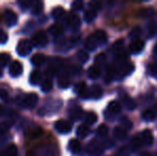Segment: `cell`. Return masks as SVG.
<instances>
[{"instance_id":"1","label":"cell","mask_w":157,"mask_h":156,"mask_svg":"<svg viewBox=\"0 0 157 156\" xmlns=\"http://www.w3.org/2000/svg\"><path fill=\"white\" fill-rule=\"evenodd\" d=\"M121 111V104L116 101H112L108 104L107 110L104 111V117L108 121H112L117 115Z\"/></svg>"},{"instance_id":"2","label":"cell","mask_w":157,"mask_h":156,"mask_svg":"<svg viewBox=\"0 0 157 156\" xmlns=\"http://www.w3.org/2000/svg\"><path fill=\"white\" fill-rule=\"evenodd\" d=\"M47 43H48V36L46 34V32L43 31V30L36 31L32 36L31 39L32 46H35V47H44V46L47 45Z\"/></svg>"},{"instance_id":"3","label":"cell","mask_w":157,"mask_h":156,"mask_svg":"<svg viewBox=\"0 0 157 156\" xmlns=\"http://www.w3.org/2000/svg\"><path fill=\"white\" fill-rule=\"evenodd\" d=\"M39 101V96L35 93H29L25 96H21L18 104L25 108H33Z\"/></svg>"},{"instance_id":"4","label":"cell","mask_w":157,"mask_h":156,"mask_svg":"<svg viewBox=\"0 0 157 156\" xmlns=\"http://www.w3.org/2000/svg\"><path fill=\"white\" fill-rule=\"evenodd\" d=\"M64 21H65L66 25L70 27V29L73 30V31H75V32L78 31L79 28H80V25H81L80 18H79L76 14H74V13H68V14H66V17Z\"/></svg>"},{"instance_id":"5","label":"cell","mask_w":157,"mask_h":156,"mask_svg":"<svg viewBox=\"0 0 157 156\" xmlns=\"http://www.w3.org/2000/svg\"><path fill=\"white\" fill-rule=\"evenodd\" d=\"M32 50V44L31 41L29 40H21L17 44V47H16V51L19 56L21 57H25L27 55L30 54V51Z\"/></svg>"},{"instance_id":"6","label":"cell","mask_w":157,"mask_h":156,"mask_svg":"<svg viewBox=\"0 0 157 156\" xmlns=\"http://www.w3.org/2000/svg\"><path fill=\"white\" fill-rule=\"evenodd\" d=\"M55 129L60 134H68L72 131V124L65 120H58L54 124Z\"/></svg>"},{"instance_id":"7","label":"cell","mask_w":157,"mask_h":156,"mask_svg":"<svg viewBox=\"0 0 157 156\" xmlns=\"http://www.w3.org/2000/svg\"><path fill=\"white\" fill-rule=\"evenodd\" d=\"M134 69H135V65L132 64V63H125L124 65H122V67H119V70L116 73V76L119 79L124 78L125 76L132 74V72H134Z\"/></svg>"},{"instance_id":"8","label":"cell","mask_w":157,"mask_h":156,"mask_svg":"<svg viewBox=\"0 0 157 156\" xmlns=\"http://www.w3.org/2000/svg\"><path fill=\"white\" fill-rule=\"evenodd\" d=\"M87 151L91 156H101L103 154V148H101V143L98 141H96V140H92L90 142Z\"/></svg>"},{"instance_id":"9","label":"cell","mask_w":157,"mask_h":156,"mask_svg":"<svg viewBox=\"0 0 157 156\" xmlns=\"http://www.w3.org/2000/svg\"><path fill=\"white\" fill-rule=\"evenodd\" d=\"M3 17H4V21H6V26L8 27H13L17 24V15L14 11L10 10V9H6L4 11V14H3Z\"/></svg>"},{"instance_id":"10","label":"cell","mask_w":157,"mask_h":156,"mask_svg":"<svg viewBox=\"0 0 157 156\" xmlns=\"http://www.w3.org/2000/svg\"><path fill=\"white\" fill-rule=\"evenodd\" d=\"M70 85H71L70 74L66 71H61L58 76V86L61 89H66V88L70 87Z\"/></svg>"},{"instance_id":"11","label":"cell","mask_w":157,"mask_h":156,"mask_svg":"<svg viewBox=\"0 0 157 156\" xmlns=\"http://www.w3.org/2000/svg\"><path fill=\"white\" fill-rule=\"evenodd\" d=\"M9 73L12 77H18L23 73V64L19 61H13L9 67Z\"/></svg>"},{"instance_id":"12","label":"cell","mask_w":157,"mask_h":156,"mask_svg":"<svg viewBox=\"0 0 157 156\" xmlns=\"http://www.w3.org/2000/svg\"><path fill=\"white\" fill-rule=\"evenodd\" d=\"M74 91L78 94L80 97L82 98H88V92H89V89L87 88V85H86L85 81H80V82L76 83L74 88Z\"/></svg>"},{"instance_id":"13","label":"cell","mask_w":157,"mask_h":156,"mask_svg":"<svg viewBox=\"0 0 157 156\" xmlns=\"http://www.w3.org/2000/svg\"><path fill=\"white\" fill-rule=\"evenodd\" d=\"M103 96V89L98 85H93L89 89L88 92V98H93V100H98Z\"/></svg>"},{"instance_id":"14","label":"cell","mask_w":157,"mask_h":156,"mask_svg":"<svg viewBox=\"0 0 157 156\" xmlns=\"http://www.w3.org/2000/svg\"><path fill=\"white\" fill-rule=\"evenodd\" d=\"M143 48H144V42H143L142 40H135V41H132L129 45L130 51H132V54H134V55L140 54V52L143 50Z\"/></svg>"},{"instance_id":"15","label":"cell","mask_w":157,"mask_h":156,"mask_svg":"<svg viewBox=\"0 0 157 156\" xmlns=\"http://www.w3.org/2000/svg\"><path fill=\"white\" fill-rule=\"evenodd\" d=\"M140 138H141V141L142 143H144L145 146H150L153 144L154 142V137H153V134L150 129H144V131L141 133L140 135Z\"/></svg>"},{"instance_id":"16","label":"cell","mask_w":157,"mask_h":156,"mask_svg":"<svg viewBox=\"0 0 157 156\" xmlns=\"http://www.w3.org/2000/svg\"><path fill=\"white\" fill-rule=\"evenodd\" d=\"M68 116H70L71 120H73V121L80 120L81 117H82V109L79 106H73L72 108L70 109Z\"/></svg>"},{"instance_id":"17","label":"cell","mask_w":157,"mask_h":156,"mask_svg":"<svg viewBox=\"0 0 157 156\" xmlns=\"http://www.w3.org/2000/svg\"><path fill=\"white\" fill-rule=\"evenodd\" d=\"M93 36L95 38V40H96L98 46L104 45L108 40L107 33H106L105 31H103V30H97V31H95L93 33Z\"/></svg>"},{"instance_id":"18","label":"cell","mask_w":157,"mask_h":156,"mask_svg":"<svg viewBox=\"0 0 157 156\" xmlns=\"http://www.w3.org/2000/svg\"><path fill=\"white\" fill-rule=\"evenodd\" d=\"M63 32H64V28L60 25V24H54V25H52L49 28H48V33L52 34V36H62Z\"/></svg>"},{"instance_id":"19","label":"cell","mask_w":157,"mask_h":156,"mask_svg":"<svg viewBox=\"0 0 157 156\" xmlns=\"http://www.w3.org/2000/svg\"><path fill=\"white\" fill-rule=\"evenodd\" d=\"M65 15H66L65 11H64V9L61 8V6H57V8H55L54 10L52 11V16L55 21H61V19H63L64 17H65Z\"/></svg>"},{"instance_id":"20","label":"cell","mask_w":157,"mask_h":156,"mask_svg":"<svg viewBox=\"0 0 157 156\" xmlns=\"http://www.w3.org/2000/svg\"><path fill=\"white\" fill-rule=\"evenodd\" d=\"M68 150L73 153V154H78L81 150V144L77 139H72L68 142Z\"/></svg>"},{"instance_id":"21","label":"cell","mask_w":157,"mask_h":156,"mask_svg":"<svg viewBox=\"0 0 157 156\" xmlns=\"http://www.w3.org/2000/svg\"><path fill=\"white\" fill-rule=\"evenodd\" d=\"M45 60H46L45 56L43 54H40L39 52V54L33 55L30 61H31V63L34 67H41V65H43L45 63Z\"/></svg>"},{"instance_id":"22","label":"cell","mask_w":157,"mask_h":156,"mask_svg":"<svg viewBox=\"0 0 157 156\" xmlns=\"http://www.w3.org/2000/svg\"><path fill=\"white\" fill-rule=\"evenodd\" d=\"M101 67L96 64L90 67V69L88 70V76H89L91 79H97L99 76H101Z\"/></svg>"},{"instance_id":"23","label":"cell","mask_w":157,"mask_h":156,"mask_svg":"<svg viewBox=\"0 0 157 156\" xmlns=\"http://www.w3.org/2000/svg\"><path fill=\"white\" fill-rule=\"evenodd\" d=\"M85 47L87 48L88 50H90V51H92V50L96 49L97 47H98V44H97L96 40L93 36V34L92 36H90L89 38L86 40L85 42Z\"/></svg>"},{"instance_id":"24","label":"cell","mask_w":157,"mask_h":156,"mask_svg":"<svg viewBox=\"0 0 157 156\" xmlns=\"http://www.w3.org/2000/svg\"><path fill=\"white\" fill-rule=\"evenodd\" d=\"M42 80V73L37 70H34L31 74H30V78H29V81L30 83L33 86H37Z\"/></svg>"},{"instance_id":"25","label":"cell","mask_w":157,"mask_h":156,"mask_svg":"<svg viewBox=\"0 0 157 156\" xmlns=\"http://www.w3.org/2000/svg\"><path fill=\"white\" fill-rule=\"evenodd\" d=\"M113 136L118 140H124L127 137V131L121 126H117L113 131Z\"/></svg>"},{"instance_id":"26","label":"cell","mask_w":157,"mask_h":156,"mask_svg":"<svg viewBox=\"0 0 157 156\" xmlns=\"http://www.w3.org/2000/svg\"><path fill=\"white\" fill-rule=\"evenodd\" d=\"M76 134H77V136H78L79 138L83 139V138H86V137H87V136L90 134V128H89V126H87V125H85V124L79 125V126L77 127Z\"/></svg>"},{"instance_id":"27","label":"cell","mask_w":157,"mask_h":156,"mask_svg":"<svg viewBox=\"0 0 157 156\" xmlns=\"http://www.w3.org/2000/svg\"><path fill=\"white\" fill-rule=\"evenodd\" d=\"M3 154L4 156H17L18 155L17 146H15V144H9L3 150Z\"/></svg>"},{"instance_id":"28","label":"cell","mask_w":157,"mask_h":156,"mask_svg":"<svg viewBox=\"0 0 157 156\" xmlns=\"http://www.w3.org/2000/svg\"><path fill=\"white\" fill-rule=\"evenodd\" d=\"M41 89L43 92L52 91V77H46L43 81H42Z\"/></svg>"},{"instance_id":"29","label":"cell","mask_w":157,"mask_h":156,"mask_svg":"<svg viewBox=\"0 0 157 156\" xmlns=\"http://www.w3.org/2000/svg\"><path fill=\"white\" fill-rule=\"evenodd\" d=\"M83 121H85V125H87V126L93 125L97 121V115L94 112H88L87 115L85 116V120Z\"/></svg>"},{"instance_id":"30","label":"cell","mask_w":157,"mask_h":156,"mask_svg":"<svg viewBox=\"0 0 157 156\" xmlns=\"http://www.w3.org/2000/svg\"><path fill=\"white\" fill-rule=\"evenodd\" d=\"M123 48H124V43H123V41L122 40H118V41L113 44V46H112V51H113L117 56H119V55L123 54Z\"/></svg>"},{"instance_id":"31","label":"cell","mask_w":157,"mask_h":156,"mask_svg":"<svg viewBox=\"0 0 157 156\" xmlns=\"http://www.w3.org/2000/svg\"><path fill=\"white\" fill-rule=\"evenodd\" d=\"M141 144H142V141H141L140 136H135L132 139V141H130V148H132V151L136 152L141 148Z\"/></svg>"},{"instance_id":"32","label":"cell","mask_w":157,"mask_h":156,"mask_svg":"<svg viewBox=\"0 0 157 156\" xmlns=\"http://www.w3.org/2000/svg\"><path fill=\"white\" fill-rule=\"evenodd\" d=\"M156 118V113L154 110H152V109H147V110L143 111L142 113V119L144 121H149V122H152V121H154Z\"/></svg>"},{"instance_id":"33","label":"cell","mask_w":157,"mask_h":156,"mask_svg":"<svg viewBox=\"0 0 157 156\" xmlns=\"http://www.w3.org/2000/svg\"><path fill=\"white\" fill-rule=\"evenodd\" d=\"M97 16V12L92 9H88L87 11L85 12V21L87 23H92Z\"/></svg>"},{"instance_id":"34","label":"cell","mask_w":157,"mask_h":156,"mask_svg":"<svg viewBox=\"0 0 157 156\" xmlns=\"http://www.w3.org/2000/svg\"><path fill=\"white\" fill-rule=\"evenodd\" d=\"M123 104H124V106L128 110H134V109L136 108V103H135V101L132 100V97H128V96H124V98H123Z\"/></svg>"},{"instance_id":"35","label":"cell","mask_w":157,"mask_h":156,"mask_svg":"<svg viewBox=\"0 0 157 156\" xmlns=\"http://www.w3.org/2000/svg\"><path fill=\"white\" fill-rule=\"evenodd\" d=\"M11 60V56L6 52H1L0 54V67H4L9 64Z\"/></svg>"},{"instance_id":"36","label":"cell","mask_w":157,"mask_h":156,"mask_svg":"<svg viewBox=\"0 0 157 156\" xmlns=\"http://www.w3.org/2000/svg\"><path fill=\"white\" fill-rule=\"evenodd\" d=\"M43 2L41 1H34V3H33L32 6V14L34 15H39L42 13V11H43Z\"/></svg>"},{"instance_id":"37","label":"cell","mask_w":157,"mask_h":156,"mask_svg":"<svg viewBox=\"0 0 157 156\" xmlns=\"http://www.w3.org/2000/svg\"><path fill=\"white\" fill-rule=\"evenodd\" d=\"M77 58H78V60L80 61L82 64H85V63L89 60V54H88L87 51H85V50H79V51L77 52Z\"/></svg>"},{"instance_id":"38","label":"cell","mask_w":157,"mask_h":156,"mask_svg":"<svg viewBox=\"0 0 157 156\" xmlns=\"http://www.w3.org/2000/svg\"><path fill=\"white\" fill-rule=\"evenodd\" d=\"M96 134H97V136H99V137H106L108 134L107 125H105V124L99 125L98 128H97V131H96Z\"/></svg>"},{"instance_id":"39","label":"cell","mask_w":157,"mask_h":156,"mask_svg":"<svg viewBox=\"0 0 157 156\" xmlns=\"http://www.w3.org/2000/svg\"><path fill=\"white\" fill-rule=\"evenodd\" d=\"M17 3H18V6H21L23 10H27V9H29L30 6H33L34 2H33L32 0H19Z\"/></svg>"},{"instance_id":"40","label":"cell","mask_w":157,"mask_h":156,"mask_svg":"<svg viewBox=\"0 0 157 156\" xmlns=\"http://www.w3.org/2000/svg\"><path fill=\"white\" fill-rule=\"evenodd\" d=\"M113 76H114L113 69H112L111 67H109L107 69V73H106V76H105V78H104V81H105L106 83H109L110 81L113 79Z\"/></svg>"},{"instance_id":"41","label":"cell","mask_w":157,"mask_h":156,"mask_svg":"<svg viewBox=\"0 0 157 156\" xmlns=\"http://www.w3.org/2000/svg\"><path fill=\"white\" fill-rule=\"evenodd\" d=\"M120 122H121V124H122V127L125 129H130L132 127V121H130L127 117H122L120 120Z\"/></svg>"},{"instance_id":"42","label":"cell","mask_w":157,"mask_h":156,"mask_svg":"<svg viewBox=\"0 0 157 156\" xmlns=\"http://www.w3.org/2000/svg\"><path fill=\"white\" fill-rule=\"evenodd\" d=\"M141 33V29L139 27H135L134 29L130 31L129 33V38L132 40V41H135V40H139V36H140Z\"/></svg>"},{"instance_id":"43","label":"cell","mask_w":157,"mask_h":156,"mask_svg":"<svg viewBox=\"0 0 157 156\" xmlns=\"http://www.w3.org/2000/svg\"><path fill=\"white\" fill-rule=\"evenodd\" d=\"M11 125H12L11 122H6V121L0 122V134H6L10 129Z\"/></svg>"},{"instance_id":"44","label":"cell","mask_w":157,"mask_h":156,"mask_svg":"<svg viewBox=\"0 0 157 156\" xmlns=\"http://www.w3.org/2000/svg\"><path fill=\"white\" fill-rule=\"evenodd\" d=\"M105 62H106V56L104 54H99L95 57V64L98 65V67H101Z\"/></svg>"},{"instance_id":"45","label":"cell","mask_w":157,"mask_h":156,"mask_svg":"<svg viewBox=\"0 0 157 156\" xmlns=\"http://www.w3.org/2000/svg\"><path fill=\"white\" fill-rule=\"evenodd\" d=\"M72 9L74 11H80L83 9V2L82 1H74L72 3Z\"/></svg>"},{"instance_id":"46","label":"cell","mask_w":157,"mask_h":156,"mask_svg":"<svg viewBox=\"0 0 157 156\" xmlns=\"http://www.w3.org/2000/svg\"><path fill=\"white\" fill-rule=\"evenodd\" d=\"M89 6H90V9H92V10L96 11V12H98V11L101 10V2H98V1H92V2H90Z\"/></svg>"},{"instance_id":"47","label":"cell","mask_w":157,"mask_h":156,"mask_svg":"<svg viewBox=\"0 0 157 156\" xmlns=\"http://www.w3.org/2000/svg\"><path fill=\"white\" fill-rule=\"evenodd\" d=\"M8 34L3 31V30L0 29V44H4L8 42Z\"/></svg>"},{"instance_id":"48","label":"cell","mask_w":157,"mask_h":156,"mask_svg":"<svg viewBox=\"0 0 157 156\" xmlns=\"http://www.w3.org/2000/svg\"><path fill=\"white\" fill-rule=\"evenodd\" d=\"M0 98H1L2 101H9L8 92H6V90L2 89V88H0Z\"/></svg>"},{"instance_id":"49","label":"cell","mask_w":157,"mask_h":156,"mask_svg":"<svg viewBox=\"0 0 157 156\" xmlns=\"http://www.w3.org/2000/svg\"><path fill=\"white\" fill-rule=\"evenodd\" d=\"M149 71H150V73H151L152 75L157 77V64H151V65H150Z\"/></svg>"},{"instance_id":"50","label":"cell","mask_w":157,"mask_h":156,"mask_svg":"<svg viewBox=\"0 0 157 156\" xmlns=\"http://www.w3.org/2000/svg\"><path fill=\"white\" fill-rule=\"evenodd\" d=\"M104 144L106 146V148H111L114 143L112 140H105V141H104Z\"/></svg>"},{"instance_id":"51","label":"cell","mask_w":157,"mask_h":156,"mask_svg":"<svg viewBox=\"0 0 157 156\" xmlns=\"http://www.w3.org/2000/svg\"><path fill=\"white\" fill-rule=\"evenodd\" d=\"M4 113H6V108L2 105H0V117H2Z\"/></svg>"},{"instance_id":"52","label":"cell","mask_w":157,"mask_h":156,"mask_svg":"<svg viewBox=\"0 0 157 156\" xmlns=\"http://www.w3.org/2000/svg\"><path fill=\"white\" fill-rule=\"evenodd\" d=\"M140 156H153L151 154V153H149V152H143V153H141Z\"/></svg>"},{"instance_id":"53","label":"cell","mask_w":157,"mask_h":156,"mask_svg":"<svg viewBox=\"0 0 157 156\" xmlns=\"http://www.w3.org/2000/svg\"><path fill=\"white\" fill-rule=\"evenodd\" d=\"M154 52H155V54L157 55V43H156V45L154 46Z\"/></svg>"},{"instance_id":"54","label":"cell","mask_w":157,"mask_h":156,"mask_svg":"<svg viewBox=\"0 0 157 156\" xmlns=\"http://www.w3.org/2000/svg\"><path fill=\"white\" fill-rule=\"evenodd\" d=\"M26 156H34V154H33V153H30V152H29Z\"/></svg>"},{"instance_id":"55","label":"cell","mask_w":157,"mask_h":156,"mask_svg":"<svg viewBox=\"0 0 157 156\" xmlns=\"http://www.w3.org/2000/svg\"><path fill=\"white\" fill-rule=\"evenodd\" d=\"M0 156H4V154H3V151H0Z\"/></svg>"},{"instance_id":"56","label":"cell","mask_w":157,"mask_h":156,"mask_svg":"<svg viewBox=\"0 0 157 156\" xmlns=\"http://www.w3.org/2000/svg\"><path fill=\"white\" fill-rule=\"evenodd\" d=\"M1 76H2V71L0 70V77H1Z\"/></svg>"},{"instance_id":"57","label":"cell","mask_w":157,"mask_h":156,"mask_svg":"<svg viewBox=\"0 0 157 156\" xmlns=\"http://www.w3.org/2000/svg\"><path fill=\"white\" fill-rule=\"evenodd\" d=\"M120 156H121V155H120Z\"/></svg>"}]
</instances>
